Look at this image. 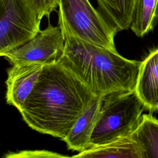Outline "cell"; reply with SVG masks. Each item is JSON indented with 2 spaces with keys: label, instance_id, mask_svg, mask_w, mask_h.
<instances>
[{
  "label": "cell",
  "instance_id": "cell-10",
  "mask_svg": "<svg viewBox=\"0 0 158 158\" xmlns=\"http://www.w3.org/2000/svg\"><path fill=\"white\" fill-rule=\"evenodd\" d=\"M73 157L144 158L143 151L132 133L109 143L91 147L79 152Z\"/></svg>",
  "mask_w": 158,
  "mask_h": 158
},
{
  "label": "cell",
  "instance_id": "cell-14",
  "mask_svg": "<svg viewBox=\"0 0 158 158\" xmlns=\"http://www.w3.org/2000/svg\"><path fill=\"white\" fill-rule=\"evenodd\" d=\"M41 20L44 17L48 19L53 11H57L56 0H28Z\"/></svg>",
  "mask_w": 158,
  "mask_h": 158
},
{
  "label": "cell",
  "instance_id": "cell-8",
  "mask_svg": "<svg viewBox=\"0 0 158 158\" xmlns=\"http://www.w3.org/2000/svg\"><path fill=\"white\" fill-rule=\"evenodd\" d=\"M135 92L146 109L158 110V48L141 62Z\"/></svg>",
  "mask_w": 158,
  "mask_h": 158
},
{
  "label": "cell",
  "instance_id": "cell-3",
  "mask_svg": "<svg viewBox=\"0 0 158 158\" xmlns=\"http://www.w3.org/2000/svg\"><path fill=\"white\" fill-rule=\"evenodd\" d=\"M144 109L135 90L102 96L89 148L131 134L139 125Z\"/></svg>",
  "mask_w": 158,
  "mask_h": 158
},
{
  "label": "cell",
  "instance_id": "cell-6",
  "mask_svg": "<svg viewBox=\"0 0 158 158\" xmlns=\"http://www.w3.org/2000/svg\"><path fill=\"white\" fill-rule=\"evenodd\" d=\"M65 47V38L60 28L49 22L47 27L25 44L6 52L4 57L11 64L40 62L44 64L58 62Z\"/></svg>",
  "mask_w": 158,
  "mask_h": 158
},
{
  "label": "cell",
  "instance_id": "cell-15",
  "mask_svg": "<svg viewBox=\"0 0 158 158\" xmlns=\"http://www.w3.org/2000/svg\"><path fill=\"white\" fill-rule=\"evenodd\" d=\"M8 157H65V156L54 153L47 151H24L19 152L10 153L6 155Z\"/></svg>",
  "mask_w": 158,
  "mask_h": 158
},
{
  "label": "cell",
  "instance_id": "cell-12",
  "mask_svg": "<svg viewBox=\"0 0 158 158\" xmlns=\"http://www.w3.org/2000/svg\"><path fill=\"white\" fill-rule=\"evenodd\" d=\"M139 144L144 158H158V120L151 114H143L132 133Z\"/></svg>",
  "mask_w": 158,
  "mask_h": 158
},
{
  "label": "cell",
  "instance_id": "cell-5",
  "mask_svg": "<svg viewBox=\"0 0 158 158\" xmlns=\"http://www.w3.org/2000/svg\"><path fill=\"white\" fill-rule=\"evenodd\" d=\"M41 21L28 0H0V55L33 39Z\"/></svg>",
  "mask_w": 158,
  "mask_h": 158
},
{
  "label": "cell",
  "instance_id": "cell-9",
  "mask_svg": "<svg viewBox=\"0 0 158 158\" xmlns=\"http://www.w3.org/2000/svg\"><path fill=\"white\" fill-rule=\"evenodd\" d=\"M102 96H96L93 98L67 136L62 139L69 149L80 152L89 148L91 138L99 117Z\"/></svg>",
  "mask_w": 158,
  "mask_h": 158
},
{
  "label": "cell",
  "instance_id": "cell-2",
  "mask_svg": "<svg viewBox=\"0 0 158 158\" xmlns=\"http://www.w3.org/2000/svg\"><path fill=\"white\" fill-rule=\"evenodd\" d=\"M58 62L96 96L135 90L141 63L72 36L65 38L64 50Z\"/></svg>",
  "mask_w": 158,
  "mask_h": 158
},
{
  "label": "cell",
  "instance_id": "cell-7",
  "mask_svg": "<svg viewBox=\"0 0 158 158\" xmlns=\"http://www.w3.org/2000/svg\"><path fill=\"white\" fill-rule=\"evenodd\" d=\"M44 64L22 62L13 64L7 70L6 102L18 110L23 105L43 69Z\"/></svg>",
  "mask_w": 158,
  "mask_h": 158
},
{
  "label": "cell",
  "instance_id": "cell-1",
  "mask_svg": "<svg viewBox=\"0 0 158 158\" xmlns=\"http://www.w3.org/2000/svg\"><path fill=\"white\" fill-rule=\"evenodd\" d=\"M95 96L78 77L56 62L44 65L19 111L31 129L62 140Z\"/></svg>",
  "mask_w": 158,
  "mask_h": 158
},
{
  "label": "cell",
  "instance_id": "cell-11",
  "mask_svg": "<svg viewBox=\"0 0 158 158\" xmlns=\"http://www.w3.org/2000/svg\"><path fill=\"white\" fill-rule=\"evenodd\" d=\"M138 0H96L97 9L117 33L130 28Z\"/></svg>",
  "mask_w": 158,
  "mask_h": 158
},
{
  "label": "cell",
  "instance_id": "cell-13",
  "mask_svg": "<svg viewBox=\"0 0 158 158\" xmlns=\"http://www.w3.org/2000/svg\"><path fill=\"white\" fill-rule=\"evenodd\" d=\"M158 21V0H138L130 26L132 31L142 37L151 31Z\"/></svg>",
  "mask_w": 158,
  "mask_h": 158
},
{
  "label": "cell",
  "instance_id": "cell-4",
  "mask_svg": "<svg viewBox=\"0 0 158 158\" xmlns=\"http://www.w3.org/2000/svg\"><path fill=\"white\" fill-rule=\"evenodd\" d=\"M58 26L64 38L74 37L117 52L114 38L117 33L89 0H56Z\"/></svg>",
  "mask_w": 158,
  "mask_h": 158
}]
</instances>
